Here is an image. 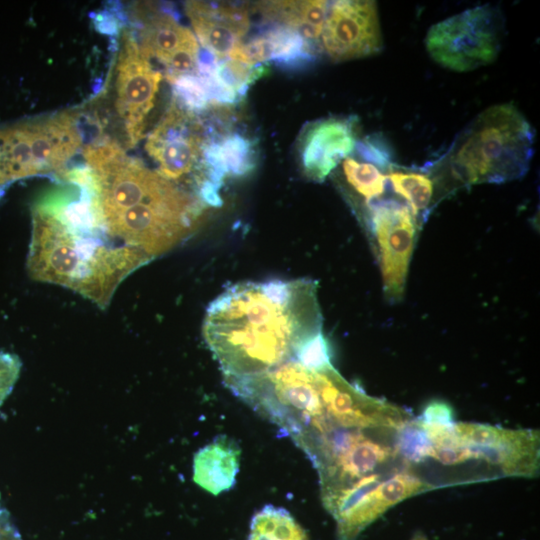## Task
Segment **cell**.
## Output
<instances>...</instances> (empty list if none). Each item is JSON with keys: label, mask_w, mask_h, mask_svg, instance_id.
<instances>
[{"label": "cell", "mask_w": 540, "mask_h": 540, "mask_svg": "<svg viewBox=\"0 0 540 540\" xmlns=\"http://www.w3.org/2000/svg\"><path fill=\"white\" fill-rule=\"evenodd\" d=\"M202 332L223 378L264 373L294 359L322 332L317 283L275 279L233 284L208 305Z\"/></svg>", "instance_id": "cell-1"}, {"label": "cell", "mask_w": 540, "mask_h": 540, "mask_svg": "<svg viewBox=\"0 0 540 540\" xmlns=\"http://www.w3.org/2000/svg\"><path fill=\"white\" fill-rule=\"evenodd\" d=\"M77 188H54L34 204L27 269L34 280L69 288L105 309L118 285L153 259L111 239L92 194Z\"/></svg>", "instance_id": "cell-2"}, {"label": "cell", "mask_w": 540, "mask_h": 540, "mask_svg": "<svg viewBox=\"0 0 540 540\" xmlns=\"http://www.w3.org/2000/svg\"><path fill=\"white\" fill-rule=\"evenodd\" d=\"M535 130L513 103L482 111L461 132L438 164L452 188L519 179L534 155Z\"/></svg>", "instance_id": "cell-3"}, {"label": "cell", "mask_w": 540, "mask_h": 540, "mask_svg": "<svg viewBox=\"0 0 540 540\" xmlns=\"http://www.w3.org/2000/svg\"><path fill=\"white\" fill-rule=\"evenodd\" d=\"M80 112L55 114L0 128V190L24 178L67 170L83 145Z\"/></svg>", "instance_id": "cell-4"}, {"label": "cell", "mask_w": 540, "mask_h": 540, "mask_svg": "<svg viewBox=\"0 0 540 540\" xmlns=\"http://www.w3.org/2000/svg\"><path fill=\"white\" fill-rule=\"evenodd\" d=\"M504 23L498 7L478 5L432 25L425 37V47L440 66L455 72L472 71L497 58Z\"/></svg>", "instance_id": "cell-5"}, {"label": "cell", "mask_w": 540, "mask_h": 540, "mask_svg": "<svg viewBox=\"0 0 540 540\" xmlns=\"http://www.w3.org/2000/svg\"><path fill=\"white\" fill-rule=\"evenodd\" d=\"M366 204V225L374 238L385 297L400 301L417 234V219L405 203L375 199Z\"/></svg>", "instance_id": "cell-6"}, {"label": "cell", "mask_w": 540, "mask_h": 540, "mask_svg": "<svg viewBox=\"0 0 540 540\" xmlns=\"http://www.w3.org/2000/svg\"><path fill=\"white\" fill-rule=\"evenodd\" d=\"M453 427L470 462L485 463L497 477L534 478L538 475L539 431L472 422H454Z\"/></svg>", "instance_id": "cell-7"}, {"label": "cell", "mask_w": 540, "mask_h": 540, "mask_svg": "<svg viewBox=\"0 0 540 540\" xmlns=\"http://www.w3.org/2000/svg\"><path fill=\"white\" fill-rule=\"evenodd\" d=\"M314 371L324 415L335 425L396 432L413 419L406 409L353 386L332 365Z\"/></svg>", "instance_id": "cell-8"}, {"label": "cell", "mask_w": 540, "mask_h": 540, "mask_svg": "<svg viewBox=\"0 0 540 540\" xmlns=\"http://www.w3.org/2000/svg\"><path fill=\"white\" fill-rule=\"evenodd\" d=\"M161 79V72L141 52L134 31L125 29L116 62L115 108L127 147L142 139Z\"/></svg>", "instance_id": "cell-9"}, {"label": "cell", "mask_w": 540, "mask_h": 540, "mask_svg": "<svg viewBox=\"0 0 540 540\" xmlns=\"http://www.w3.org/2000/svg\"><path fill=\"white\" fill-rule=\"evenodd\" d=\"M135 32L141 52L156 59L172 84L176 79L198 75L199 44L190 29L174 13L139 4L133 11Z\"/></svg>", "instance_id": "cell-10"}, {"label": "cell", "mask_w": 540, "mask_h": 540, "mask_svg": "<svg viewBox=\"0 0 540 540\" xmlns=\"http://www.w3.org/2000/svg\"><path fill=\"white\" fill-rule=\"evenodd\" d=\"M322 48L334 61L364 58L383 48L377 4L340 0L329 4L322 30Z\"/></svg>", "instance_id": "cell-11"}, {"label": "cell", "mask_w": 540, "mask_h": 540, "mask_svg": "<svg viewBox=\"0 0 540 540\" xmlns=\"http://www.w3.org/2000/svg\"><path fill=\"white\" fill-rule=\"evenodd\" d=\"M200 131L193 113L174 101L145 143L161 176L172 181L191 172L204 148Z\"/></svg>", "instance_id": "cell-12"}, {"label": "cell", "mask_w": 540, "mask_h": 540, "mask_svg": "<svg viewBox=\"0 0 540 540\" xmlns=\"http://www.w3.org/2000/svg\"><path fill=\"white\" fill-rule=\"evenodd\" d=\"M435 487L410 466L396 470L363 492L334 519L337 540H358L364 530L390 508Z\"/></svg>", "instance_id": "cell-13"}, {"label": "cell", "mask_w": 540, "mask_h": 540, "mask_svg": "<svg viewBox=\"0 0 540 540\" xmlns=\"http://www.w3.org/2000/svg\"><path fill=\"white\" fill-rule=\"evenodd\" d=\"M358 119L334 116L308 124L299 140V155L304 174L323 182L339 162L354 151Z\"/></svg>", "instance_id": "cell-14"}, {"label": "cell", "mask_w": 540, "mask_h": 540, "mask_svg": "<svg viewBox=\"0 0 540 540\" xmlns=\"http://www.w3.org/2000/svg\"><path fill=\"white\" fill-rule=\"evenodd\" d=\"M185 9L202 48L218 61L230 56L250 27L244 4L189 1Z\"/></svg>", "instance_id": "cell-15"}, {"label": "cell", "mask_w": 540, "mask_h": 540, "mask_svg": "<svg viewBox=\"0 0 540 540\" xmlns=\"http://www.w3.org/2000/svg\"><path fill=\"white\" fill-rule=\"evenodd\" d=\"M241 449L236 441L219 435L200 448L193 459L194 482L212 495L229 491L236 483Z\"/></svg>", "instance_id": "cell-16"}, {"label": "cell", "mask_w": 540, "mask_h": 540, "mask_svg": "<svg viewBox=\"0 0 540 540\" xmlns=\"http://www.w3.org/2000/svg\"><path fill=\"white\" fill-rule=\"evenodd\" d=\"M328 7L329 2L320 0L270 1L257 5L268 24L290 27L314 44H320Z\"/></svg>", "instance_id": "cell-17"}, {"label": "cell", "mask_w": 540, "mask_h": 540, "mask_svg": "<svg viewBox=\"0 0 540 540\" xmlns=\"http://www.w3.org/2000/svg\"><path fill=\"white\" fill-rule=\"evenodd\" d=\"M248 540H309L294 517L282 507L265 505L251 520Z\"/></svg>", "instance_id": "cell-18"}, {"label": "cell", "mask_w": 540, "mask_h": 540, "mask_svg": "<svg viewBox=\"0 0 540 540\" xmlns=\"http://www.w3.org/2000/svg\"><path fill=\"white\" fill-rule=\"evenodd\" d=\"M388 180L393 191L404 198L412 214L428 212L434 195V179L425 173L395 170L388 171Z\"/></svg>", "instance_id": "cell-19"}, {"label": "cell", "mask_w": 540, "mask_h": 540, "mask_svg": "<svg viewBox=\"0 0 540 540\" xmlns=\"http://www.w3.org/2000/svg\"><path fill=\"white\" fill-rule=\"evenodd\" d=\"M213 142L226 175L242 176L254 169L256 156L253 141L240 134H230L220 142Z\"/></svg>", "instance_id": "cell-20"}, {"label": "cell", "mask_w": 540, "mask_h": 540, "mask_svg": "<svg viewBox=\"0 0 540 540\" xmlns=\"http://www.w3.org/2000/svg\"><path fill=\"white\" fill-rule=\"evenodd\" d=\"M345 181L364 203L380 198L386 186V177L374 165L347 157L342 164Z\"/></svg>", "instance_id": "cell-21"}, {"label": "cell", "mask_w": 540, "mask_h": 540, "mask_svg": "<svg viewBox=\"0 0 540 540\" xmlns=\"http://www.w3.org/2000/svg\"><path fill=\"white\" fill-rule=\"evenodd\" d=\"M266 67L248 65L234 59H223L218 62L211 73L217 83L233 93L237 98L246 93L248 87L264 75Z\"/></svg>", "instance_id": "cell-22"}, {"label": "cell", "mask_w": 540, "mask_h": 540, "mask_svg": "<svg viewBox=\"0 0 540 540\" xmlns=\"http://www.w3.org/2000/svg\"><path fill=\"white\" fill-rule=\"evenodd\" d=\"M175 100L190 112L204 110L211 104L210 94L205 78L198 75H188L176 79L173 83Z\"/></svg>", "instance_id": "cell-23"}, {"label": "cell", "mask_w": 540, "mask_h": 540, "mask_svg": "<svg viewBox=\"0 0 540 540\" xmlns=\"http://www.w3.org/2000/svg\"><path fill=\"white\" fill-rule=\"evenodd\" d=\"M354 150L361 159L378 169L389 171L394 168L393 149L380 133L368 135L357 141Z\"/></svg>", "instance_id": "cell-24"}, {"label": "cell", "mask_w": 540, "mask_h": 540, "mask_svg": "<svg viewBox=\"0 0 540 540\" xmlns=\"http://www.w3.org/2000/svg\"><path fill=\"white\" fill-rule=\"evenodd\" d=\"M21 370V361L15 354L0 350V406L11 393Z\"/></svg>", "instance_id": "cell-25"}, {"label": "cell", "mask_w": 540, "mask_h": 540, "mask_svg": "<svg viewBox=\"0 0 540 540\" xmlns=\"http://www.w3.org/2000/svg\"><path fill=\"white\" fill-rule=\"evenodd\" d=\"M95 24L103 33L113 34L116 32L117 20L109 13H99L95 18Z\"/></svg>", "instance_id": "cell-26"}, {"label": "cell", "mask_w": 540, "mask_h": 540, "mask_svg": "<svg viewBox=\"0 0 540 540\" xmlns=\"http://www.w3.org/2000/svg\"><path fill=\"white\" fill-rule=\"evenodd\" d=\"M411 540H429L425 535L417 533L413 536Z\"/></svg>", "instance_id": "cell-27"}]
</instances>
